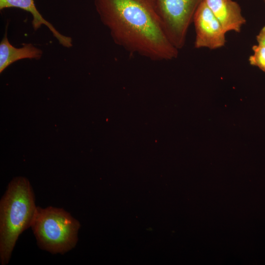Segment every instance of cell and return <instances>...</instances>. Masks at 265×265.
Returning <instances> with one entry per match:
<instances>
[{"label": "cell", "instance_id": "7a4b0ae2", "mask_svg": "<svg viewBox=\"0 0 265 265\" xmlns=\"http://www.w3.org/2000/svg\"><path fill=\"white\" fill-rule=\"evenodd\" d=\"M37 207L32 187L24 177L9 183L0 201V262L10 259L20 235L31 226Z\"/></svg>", "mask_w": 265, "mask_h": 265}, {"label": "cell", "instance_id": "3957f363", "mask_svg": "<svg viewBox=\"0 0 265 265\" xmlns=\"http://www.w3.org/2000/svg\"><path fill=\"white\" fill-rule=\"evenodd\" d=\"M80 222L62 208L37 207L30 227L39 247L52 254H64L78 241Z\"/></svg>", "mask_w": 265, "mask_h": 265}, {"label": "cell", "instance_id": "6da1fadb", "mask_svg": "<svg viewBox=\"0 0 265 265\" xmlns=\"http://www.w3.org/2000/svg\"><path fill=\"white\" fill-rule=\"evenodd\" d=\"M94 5L114 42L127 52L155 61L177 57L156 0H94Z\"/></svg>", "mask_w": 265, "mask_h": 265}, {"label": "cell", "instance_id": "8992f818", "mask_svg": "<svg viewBox=\"0 0 265 265\" xmlns=\"http://www.w3.org/2000/svg\"><path fill=\"white\" fill-rule=\"evenodd\" d=\"M226 32H240L246 20L239 5L233 0H204Z\"/></svg>", "mask_w": 265, "mask_h": 265}, {"label": "cell", "instance_id": "9c48e42d", "mask_svg": "<svg viewBox=\"0 0 265 265\" xmlns=\"http://www.w3.org/2000/svg\"><path fill=\"white\" fill-rule=\"evenodd\" d=\"M252 49L253 54L248 59L250 64L265 72V46L258 44L253 46Z\"/></svg>", "mask_w": 265, "mask_h": 265}, {"label": "cell", "instance_id": "52a82bcc", "mask_svg": "<svg viewBox=\"0 0 265 265\" xmlns=\"http://www.w3.org/2000/svg\"><path fill=\"white\" fill-rule=\"evenodd\" d=\"M13 7L21 9L31 14L32 26L35 30L44 25L63 47L69 48L73 46L72 38L59 32L51 23L44 19L36 8L34 0H0V10Z\"/></svg>", "mask_w": 265, "mask_h": 265}, {"label": "cell", "instance_id": "30bf717a", "mask_svg": "<svg viewBox=\"0 0 265 265\" xmlns=\"http://www.w3.org/2000/svg\"><path fill=\"white\" fill-rule=\"evenodd\" d=\"M256 40L258 44L265 46V26L261 28L256 36Z\"/></svg>", "mask_w": 265, "mask_h": 265}, {"label": "cell", "instance_id": "277c9868", "mask_svg": "<svg viewBox=\"0 0 265 265\" xmlns=\"http://www.w3.org/2000/svg\"><path fill=\"white\" fill-rule=\"evenodd\" d=\"M168 38L178 50L186 43L194 13L204 0H156Z\"/></svg>", "mask_w": 265, "mask_h": 265}, {"label": "cell", "instance_id": "8fae6325", "mask_svg": "<svg viewBox=\"0 0 265 265\" xmlns=\"http://www.w3.org/2000/svg\"><path fill=\"white\" fill-rule=\"evenodd\" d=\"M264 0V2H265V0Z\"/></svg>", "mask_w": 265, "mask_h": 265}, {"label": "cell", "instance_id": "ba28073f", "mask_svg": "<svg viewBox=\"0 0 265 265\" xmlns=\"http://www.w3.org/2000/svg\"><path fill=\"white\" fill-rule=\"evenodd\" d=\"M42 54V50L30 43L15 47L9 42L6 32L0 43V73L16 61L23 59L38 60Z\"/></svg>", "mask_w": 265, "mask_h": 265}, {"label": "cell", "instance_id": "5b68a950", "mask_svg": "<svg viewBox=\"0 0 265 265\" xmlns=\"http://www.w3.org/2000/svg\"><path fill=\"white\" fill-rule=\"evenodd\" d=\"M193 22L195 30V48H207L215 50L225 45L227 32L205 0L197 8Z\"/></svg>", "mask_w": 265, "mask_h": 265}]
</instances>
